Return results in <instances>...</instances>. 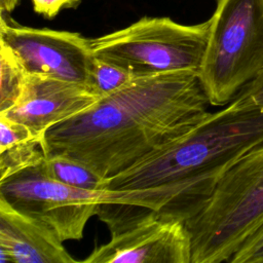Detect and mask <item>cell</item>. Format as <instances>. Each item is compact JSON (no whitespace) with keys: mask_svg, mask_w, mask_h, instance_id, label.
<instances>
[{"mask_svg":"<svg viewBox=\"0 0 263 263\" xmlns=\"http://www.w3.org/2000/svg\"><path fill=\"white\" fill-rule=\"evenodd\" d=\"M263 221V143L237 159L219 179L201 209L186 220L191 263L229 262Z\"/></svg>","mask_w":263,"mask_h":263,"instance_id":"cell-3","label":"cell"},{"mask_svg":"<svg viewBox=\"0 0 263 263\" xmlns=\"http://www.w3.org/2000/svg\"><path fill=\"white\" fill-rule=\"evenodd\" d=\"M0 41L27 73L90 84L95 55L90 38L80 33L23 26L0 14Z\"/></svg>","mask_w":263,"mask_h":263,"instance_id":"cell-6","label":"cell"},{"mask_svg":"<svg viewBox=\"0 0 263 263\" xmlns=\"http://www.w3.org/2000/svg\"><path fill=\"white\" fill-rule=\"evenodd\" d=\"M47 224L0 197V262L75 263Z\"/></svg>","mask_w":263,"mask_h":263,"instance_id":"cell-9","label":"cell"},{"mask_svg":"<svg viewBox=\"0 0 263 263\" xmlns=\"http://www.w3.org/2000/svg\"><path fill=\"white\" fill-rule=\"evenodd\" d=\"M134 77L126 69L95 57L90 84L102 97L123 87Z\"/></svg>","mask_w":263,"mask_h":263,"instance_id":"cell-13","label":"cell"},{"mask_svg":"<svg viewBox=\"0 0 263 263\" xmlns=\"http://www.w3.org/2000/svg\"><path fill=\"white\" fill-rule=\"evenodd\" d=\"M209 105L197 71L135 76L49 128L40 145L46 157L74 159L108 180L190 130Z\"/></svg>","mask_w":263,"mask_h":263,"instance_id":"cell-1","label":"cell"},{"mask_svg":"<svg viewBox=\"0 0 263 263\" xmlns=\"http://www.w3.org/2000/svg\"><path fill=\"white\" fill-rule=\"evenodd\" d=\"M210 18L183 25L167 16H143L120 30L91 38L93 55L146 76L198 71L206 48Z\"/></svg>","mask_w":263,"mask_h":263,"instance_id":"cell-5","label":"cell"},{"mask_svg":"<svg viewBox=\"0 0 263 263\" xmlns=\"http://www.w3.org/2000/svg\"><path fill=\"white\" fill-rule=\"evenodd\" d=\"M229 263H263V221L247 236Z\"/></svg>","mask_w":263,"mask_h":263,"instance_id":"cell-14","label":"cell"},{"mask_svg":"<svg viewBox=\"0 0 263 263\" xmlns=\"http://www.w3.org/2000/svg\"><path fill=\"white\" fill-rule=\"evenodd\" d=\"M233 100L242 106L263 108V72L243 86Z\"/></svg>","mask_w":263,"mask_h":263,"instance_id":"cell-16","label":"cell"},{"mask_svg":"<svg viewBox=\"0 0 263 263\" xmlns=\"http://www.w3.org/2000/svg\"><path fill=\"white\" fill-rule=\"evenodd\" d=\"M191 236L186 221L149 214L111 235L84 263H191Z\"/></svg>","mask_w":263,"mask_h":263,"instance_id":"cell-7","label":"cell"},{"mask_svg":"<svg viewBox=\"0 0 263 263\" xmlns=\"http://www.w3.org/2000/svg\"><path fill=\"white\" fill-rule=\"evenodd\" d=\"M41 139H33L0 151V180L41 161L45 154Z\"/></svg>","mask_w":263,"mask_h":263,"instance_id":"cell-12","label":"cell"},{"mask_svg":"<svg viewBox=\"0 0 263 263\" xmlns=\"http://www.w3.org/2000/svg\"><path fill=\"white\" fill-rule=\"evenodd\" d=\"M0 113L10 109L20 99L27 72L12 52L0 41Z\"/></svg>","mask_w":263,"mask_h":263,"instance_id":"cell-11","label":"cell"},{"mask_svg":"<svg viewBox=\"0 0 263 263\" xmlns=\"http://www.w3.org/2000/svg\"><path fill=\"white\" fill-rule=\"evenodd\" d=\"M47 173L55 180L82 189H105L106 179L97 175L85 164L63 156H45Z\"/></svg>","mask_w":263,"mask_h":263,"instance_id":"cell-10","label":"cell"},{"mask_svg":"<svg viewBox=\"0 0 263 263\" xmlns=\"http://www.w3.org/2000/svg\"><path fill=\"white\" fill-rule=\"evenodd\" d=\"M36 13L45 18H53L62 9L75 8L81 0H30Z\"/></svg>","mask_w":263,"mask_h":263,"instance_id":"cell-17","label":"cell"},{"mask_svg":"<svg viewBox=\"0 0 263 263\" xmlns=\"http://www.w3.org/2000/svg\"><path fill=\"white\" fill-rule=\"evenodd\" d=\"M33 139L40 138L35 137L25 124L0 114V151Z\"/></svg>","mask_w":263,"mask_h":263,"instance_id":"cell-15","label":"cell"},{"mask_svg":"<svg viewBox=\"0 0 263 263\" xmlns=\"http://www.w3.org/2000/svg\"><path fill=\"white\" fill-rule=\"evenodd\" d=\"M21 3V0H0V14H10Z\"/></svg>","mask_w":263,"mask_h":263,"instance_id":"cell-18","label":"cell"},{"mask_svg":"<svg viewBox=\"0 0 263 263\" xmlns=\"http://www.w3.org/2000/svg\"><path fill=\"white\" fill-rule=\"evenodd\" d=\"M102 98L90 84L28 73L18 101L0 114L25 124L35 137L42 139L49 128Z\"/></svg>","mask_w":263,"mask_h":263,"instance_id":"cell-8","label":"cell"},{"mask_svg":"<svg viewBox=\"0 0 263 263\" xmlns=\"http://www.w3.org/2000/svg\"><path fill=\"white\" fill-rule=\"evenodd\" d=\"M261 143L263 108L232 100L175 141L108 179L105 189H171L175 199L157 215L186 221L205 203L223 174Z\"/></svg>","mask_w":263,"mask_h":263,"instance_id":"cell-2","label":"cell"},{"mask_svg":"<svg viewBox=\"0 0 263 263\" xmlns=\"http://www.w3.org/2000/svg\"><path fill=\"white\" fill-rule=\"evenodd\" d=\"M197 71L212 106L229 104L263 72V0H217Z\"/></svg>","mask_w":263,"mask_h":263,"instance_id":"cell-4","label":"cell"}]
</instances>
